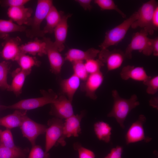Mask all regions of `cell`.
Wrapping results in <instances>:
<instances>
[{
	"mask_svg": "<svg viewBox=\"0 0 158 158\" xmlns=\"http://www.w3.org/2000/svg\"><path fill=\"white\" fill-rule=\"evenodd\" d=\"M112 95L113 104L107 116L115 118L120 127L124 129V122L127 116L133 109L140 105L138 97L136 94H133L129 99H124L121 97L115 89L112 90Z\"/></svg>",
	"mask_w": 158,
	"mask_h": 158,
	"instance_id": "cell-1",
	"label": "cell"
},
{
	"mask_svg": "<svg viewBox=\"0 0 158 158\" xmlns=\"http://www.w3.org/2000/svg\"><path fill=\"white\" fill-rule=\"evenodd\" d=\"M53 5L52 0L37 1L35 15L29 25L30 27L25 32L27 37L35 38L44 36L45 34L40 28L41 25Z\"/></svg>",
	"mask_w": 158,
	"mask_h": 158,
	"instance_id": "cell-2",
	"label": "cell"
},
{
	"mask_svg": "<svg viewBox=\"0 0 158 158\" xmlns=\"http://www.w3.org/2000/svg\"><path fill=\"white\" fill-rule=\"evenodd\" d=\"M138 17V12L135 11L121 23L107 31L103 41L99 46L101 49H108L110 46L116 45L121 42Z\"/></svg>",
	"mask_w": 158,
	"mask_h": 158,
	"instance_id": "cell-3",
	"label": "cell"
},
{
	"mask_svg": "<svg viewBox=\"0 0 158 158\" xmlns=\"http://www.w3.org/2000/svg\"><path fill=\"white\" fill-rule=\"evenodd\" d=\"M148 34L147 31L144 29L134 34L124 52L126 58L131 59L132 52L135 50H138L146 56H150L152 54L153 39L148 37Z\"/></svg>",
	"mask_w": 158,
	"mask_h": 158,
	"instance_id": "cell-4",
	"label": "cell"
},
{
	"mask_svg": "<svg viewBox=\"0 0 158 158\" xmlns=\"http://www.w3.org/2000/svg\"><path fill=\"white\" fill-rule=\"evenodd\" d=\"M42 93V97L22 100L13 104L8 106H0V107L4 109L25 111L32 110L53 103L58 96L51 90L43 91Z\"/></svg>",
	"mask_w": 158,
	"mask_h": 158,
	"instance_id": "cell-5",
	"label": "cell"
},
{
	"mask_svg": "<svg viewBox=\"0 0 158 158\" xmlns=\"http://www.w3.org/2000/svg\"><path fill=\"white\" fill-rule=\"evenodd\" d=\"M157 6V2L154 0H150L144 3L137 11V19L132 23L131 27L133 29L141 28L146 30L149 34L152 35L154 31L152 26V19Z\"/></svg>",
	"mask_w": 158,
	"mask_h": 158,
	"instance_id": "cell-6",
	"label": "cell"
},
{
	"mask_svg": "<svg viewBox=\"0 0 158 158\" xmlns=\"http://www.w3.org/2000/svg\"><path fill=\"white\" fill-rule=\"evenodd\" d=\"M84 111L80 114L73 115L65 119L64 122L62 135L57 143L62 146L66 145L65 139L71 136L77 137L81 133L80 122L85 115Z\"/></svg>",
	"mask_w": 158,
	"mask_h": 158,
	"instance_id": "cell-7",
	"label": "cell"
},
{
	"mask_svg": "<svg viewBox=\"0 0 158 158\" xmlns=\"http://www.w3.org/2000/svg\"><path fill=\"white\" fill-rule=\"evenodd\" d=\"M63 123V119L56 117L50 119L48 121V126L45 133L46 152L48 153L57 143L62 135Z\"/></svg>",
	"mask_w": 158,
	"mask_h": 158,
	"instance_id": "cell-8",
	"label": "cell"
},
{
	"mask_svg": "<svg viewBox=\"0 0 158 158\" xmlns=\"http://www.w3.org/2000/svg\"><path fill=\"white\" fill-rule=\"evenodd\" d=\"M23 136L27 138L32 146L35 145L37 137L45 133L47 126L34 121L27 115L20 126Z\"/></svg>",
	"mask_w": 158,
	"mask_h": 158,
	"instance_id": "cell-9",
	"label": "cell"
},
{
	"mask_svg": "<svg viewBox=\"0 0 158 158\" xmlns=\"http://www.w3.org/2000/svg\"><path fill=\"white\" fill-rule=\"evenodd\" d=\"M98 55V59L106 65L108 71L119 68L126 58L124 53L119 49H116L111 51L108 49H101Z\"/></svg>",
	"mask_w": 158,
	"mask_h": 158,
	"instance_id": "cell-10",
	"label": "cell"
},
{
	"mask_svg": "<svg viewBox=\"0 0 158 158\" xmlns=\"http://www.w3.org/2000/svg\"><path fill=\"white\" fill-rule=\"evenodd\" d=\"M146 120L145 116L144 115L140 114L138 120L132 124L125 136L127 145L142 140L148 142L151 140V138L145 135L143 125Z\"/></svg>",
	"mask_w": 158,
	"mask_h": 158,
	"instance_id": "cell-11",
	"label": "cell"
},
{
	"mask_svg": "<svg viewBox=\"0 0 158 158\" xmlns=\"http://www.w3.org/2000/svg\"><path fill=\"white\" fill-rule=\"evenodd\" d=\"M51 104L50 114L55 117L66 119L74 115L72 102L63 94L58 96Z\"/></svg>",
	"mask_w": 158,
	"mask_h": 158,
	"instance_id": "cell-12",
	"label": "cell"
},
{
	"mask_svg": "<svg viewBox=\"0 0 158 158\" xmlns=\"http://www.w3.org/2000/svg\"><path fill=\"white\" fill-rule=\"evenodd\" d=\"M43 40L46 44V55L50 63L51 71L55 74H58L61 72L64 59L50 38L44 37Z\"/></svg>",
	"mask_w": 158,
	"mask_h": 158,
	"instance_id": "cell-13",
	"label": "cell"
},
{
	"mask_svg": "<svg viewBox=\"0 0 158 158\" xmlns=\"http://www.w3.org/2000/svg\"><path fill=\"white\" fill-rule=\"evenodd\" d=\"M4 39L1 53L2 57L6 60L17 61L21 54V39L18 37H10L8 36Z\"/></svg>",
	"mask_w": 158,
	"mask_h": 158,
	"instance_id": "cell-14",
	"label": "cell"
},
{
	"mask_svg": "<svg viewBox=\"0 0 158 158\" xmlns=\"http://www.w3.org/2000/svg\"><path fill=\"white\" fill-rule=\"evenodd\" d=\"M104 79L103 74L101 71L89 74L86 79L81 84V90L85 92L86 96L95 100L97 98L96 91L102 85Z\"/></svg>",
	"mask_w": 158,
	"mask_h": 158,
	"instance_id": "cell-15",
	"label": "cell"
},
{
	"mask_svg": "<svg viewBox=\"0 0 158 158\" xmlns=\"http://www.w3.org/2000/svg\"><path fill=\"white\" fill-rule=\"evenodd\" d=\"M31 8L25 7L24 6L9 7L7 11V14L10 19L17 24L23 26L30 25L33 13Z\"/></svg>",
	"mask_w": 158,
	"mask_h": 158,
	"instance_id": "cell-16",
	"label": "cell"
},
{
	"mask_svg": "<svg viewBox=\"0 0 158 158\" xmlns=\"http://www.w3.org/2000/svg\"><path fill=\"white\" fill-rule=\"evenodd\" d=\"M71 16V14L63 15L54 30L55 40L53 43L60 52L63 51L65 49L64 43L68 28V20Z\"/></svg>",
	"mask_w": 158,
	"mask_h": 158,
	"instance_id": "cell-17",
	"label": "cell"
},
{
	"mask_svg": "<svg viewBox=\"0 0 158 158\" xmlns=\"http://www.w3.org/2000/svg\"><path fill=\"white\" fill-rule=\"evenodd\" d=\"M121 78L124 80L129 79L144 82L151 76L148 75L143 67L127 65L123 67L120 73Z\"/></svg>",
	"mask_w": 158,
	"mask_h": 158,
	"instance_id": "cell-18",
	"label": "cell"
},
{
	"mask_svg": "<svg viewBox=\"0 0 158 158\" xmlns=\"http://www.w3.org/2000/svg\"><path fill=\"white\" fill-rule=\"evenodd\" d=\"M100 51L93 48L85 51L71 48L65 54L64 60L71 63L77 61H85L89 59H95L98 55Z\"/></svg>",
	"mask_w": 158,
	"mask_h": 158,
	"instance_id": "cell-19",
	"label": "cell"
},
{
	"mask_svg": "<svg viewBox=\"0 0 158 158\" xmlns=\"http://www.w3.org/2000/svg\"><path fill=\"white\" fill-rule=\"evenodd\" d=\"M34 39L33 40L21 45V54H28L33 56L37 55L40 56L46 55V44L45 41L38 38Z\"/></svg>",
	"mask_w": 158,
	"mask_h": 158,
	"instance_id": "cell-20",
	"label": "cell"
},
{
	"mask_svg": "<svg viewBox=\"0 0 158 158\" xmlns=\"http://www.w3.org/2000/svg\"><path fill=\"white\" fill-rule=\"evenodd\" d=\"M27 111L16 110L14 112L0 118V126L11 129L20 127L25 116Z\"/></svg>",
	"mask_w": 158,
	"mask_h": 158,
	"instance_id": "cell-21",
	"label": "cell"
},
{
	"mask_svg": "<svg viewBox=\"0 0 158 158\" xmlns=\"http://www.w3.org/2000/svg\"><path fill=\"white\" fill-rule=\"evenodd\" d=\"M80 80L73 74L68 78L62 80L60 86L63 94L71 102L80 85Z\"/></svg>",
	"mask_w": 158,
	"mask_h": 158,
	"instance_id": "cell-22",
	"label": "cell"
},
{
	"mask_svg": "<svg viewBox=\"0 0 158 158\" xmlns=\"http://www.w3.org/2000/svg\"><path fill=\"white\" fill-rule=\"evenodd\" d=\"M63 15V11H59L53 5L50 8L45 19L46 23L42 30L44 34H51L53 33L55 28Z\"/></svg>",
	"mask_w": 158,
	"mask_h": 158,
	"instance_id": "cell-23",
	"label": "cell"
},
{
	"mask_svg": "<svg viewBox=\"0 0 158 158\" xmlns=\"http://www.w3.org/2000/svg\"><path fill=\"white\" fill-rule=\"evenodd\" d=\"M31 71H25L18 68L12 73L13 80L8 90L18 95L21 92L26 77Z\"/></svg>",
	"mask_w": 158,
	"mask_h": 158,
	"instance_id": "cell-24",
	"label": "cell"
},
{
	"mask_svg": "<svg viewBox=\"0 0 158 158\" xmlns=\"http://www.w3.org/2000/svg\"><path fill=\"white\" fill-rule=\"evenodd\" d=\"M26 29L25 26L19 25L10 19H0V38L4 39L12 32H25Z\"/></svg>",
	"mask_w": 158,
	"mask_h": 158,
	"instance_id": "cell-25",
	"label": "cell"
},
{
	"mask_svg": "<svg viewBox=\"0 0 158 158\" xmlns=\"http://www.w3.org/2000/svg\"><path fill=\"white\" fill-rule=\"evenodd\" d=\"M29 152L27 148H22L17 146L9 148L0 142V158H26Z\"/></svg>",
	"mask_w": 158,
	"mask_h": 158,
	"instance_id": "cell-26",
	"label": "cell"
},
{
	"mask_svg": "<svg viewBox=\"0 0 158 158\" xmlns=\"http://www.w3.org/2000/svg\"><path fill=\"white\" fill-rule=\"evenodd\" d=\"M95 135L100 140L108 143L111 139V128L107 123L103 121H98L94 125Z\"/></svg>",
	"mask_w": 158,
	"mask_h": 158,
	"instance_id": "cell-27",
	"label": "cell"
},
{
	"mask_svg": "<svg viewBox=\"0 0 158 158\" xmlns=\"http://www.w3.org/2000/svg\"><path fill=\"white\" fill-rule=\"evenodd\" d=\"M17 61L19 68L25 71H31L33 67L40 65V62L35 57L25 54H21Z\"/></svg>",
	"mask_w": 158,
	"mask_h": 158,
	"instance_id": "cell-28",
	"label": "cell"
},
{
	"mask_svg": "<svg viewBox=\"0 0 158 158\" xmlns=\"http://www.w3.org/2000/svg\"><path fill=\"white\" fill-rule=\"evenodd\" d=\"M94 1L99 7L101 10H115L123 18H125L126 17V15L119 8L112 0H95Z\"/></svg>",
	"mask_w": 158,
	"mask_h": 158,
	"instance_id": "cell-29",
	"label": "cell"
},
{
	"mask_svg": "<svg viewBox=\"0 0 158 158\" xmlns=\"http://www.w3.org/2000/svg\"><path fill=\"white\" fill-rule=\"evenodd\" d=\"M9 68V64L7 62L4 61L0 62V87L3 89L8 90L9 87L7 81Z\"/></svg>",
	"mask_w": 158,
	"mask_h": 158,
	"instance_id": "cell-30",
	"label": "cell"
},
{
	"mask_svg": "<svg viewBox=\"0 0 158 158\" xmlns=\"http://www.w3.org/2000/svg\"><path fill=\"white\" fill-rule=\"evenodd\" d=\"M73 74L80 80L85 81L89 74L87 71L83 61H77L72 63Z\"/></svg>",
	"mask_w": 158,
	"mask_h": 158,
	"instance_id": "cell-31",
	"label": "cell"
},
{
	"mask_svg": "<svg viewBox=\"0 0 158 158\" xmlns=\"http://www.w3.org/2000/svg\"><path fill=\"white\" fill-rule=\"evenodd\" d=\"M0 142L8 147L14 148L17 147L14 143L13 135L9 129H6L4 130H0Z\"/></svg>",
	"mask_w": 158,
	"mask_h": 158,
	"instance_id": "cell-32",
	"label": "cell"
},
{
	"mask_svg": "<svg viewBox=\"0 0 158 158\" xmlns=\"http://www.w3.org/2000/svg\"><path fill=\"white\" fill-rule=\"evenodd\" d=\"M84 63L87 71L89 74L101 71V68L104 65L98 59H89L86 61Z\"/></svg>",
	"mask_w": 158,
	"mask_h": 158,
	"instance_id": "cell-33",
	"label": "cell"
},
{
	"mask_svg": "<svg viewBox=\"0 0 158 158\" xmlns=\"http://www.w3.org/2000/svg\"><path fill=\"white\" fill-rule=\"evenodd\" d=\"M147 87L146 92L148 94L154 95L158 91V75L152 77L150 76L148 79L143 82Z\"/></svg>",
	"mask_w": 158,
	"mask_h": 158,
	"instance_id": "cell-34",
	"label": "cell"
},
{
	"mask_svg": "<svg viewBox=\"0 0 158 158\" xmlns=\"http://www.w3.org/2000/svg\"><path fill=\"white\" fill-rule=\"evenodd\" d=\"M73 146L74 150L77 151L79 158H95L93 151L83 147L79 142L74 143Z\"/></svg>",
	"mask_w": 158,
	"mask_h": 158,
	"instance_id": "cell-35",
	"label": "cell"
},
{
	"mask_svg": "<svg viewBox=\"0 0 158 158\" xmlns=\"http://www.w3.org/2000/svg\"><path fill=\"white\" fill-rule=\"evenodd\" d=\"M50 154L44 151L42 147L36 144L32 146L28 157L26 158H49Z\"/></svg>",
	"mask_w": 158,
	"mask_h": 158,
	"instance_id": "cell-36",
	"label": "cell"
},
{
	"mask_svg": "<svg viewBox=\"0 0 158 158\" xmlns=\"http://www.w3.org/2000/svg\"><path fill=\"white\" fill-rule=\"evenodd\" d=\"M29 0H6L0 1V4L2 6L9 7L24 6Z\"/></svg>",
	"mask_w": 158,
	"mask_h": 158,
	"instance_id": "cell-37",
	"label": "cell"
},
{
	"mask_svg": "<svg viewBox=\"0 0 158 158\" xmlns=\"http://www.w3.org/2000/svg\"><path fill=\"white\" fill-rule=\"evenodd\" d=\"M123 151L122 147L117 146L116 147L112 148L110 153L104 158H122Z\"/></svg>",
	"mask_w": 158,
	"mask_h": 158,
	"instance_id": "cell-38",
	"label": "cell"
},
{
	"mask_svg": "<svg viewBox=\"0 0 158 158\" xmlns=\"http://www.w3.org/2000/svg\"><path fill=\"white\" fill-rule=\"evenodd\" d=\"M151 25L153 30H157L158 28V6L155 8L151 20Z\"/></svg>",
	"mask_w": 158,
	"mask_h": 158,
	"instance_id": "cell-39",
	"label": "cell"
},
{
	"mask_svg": "<svg viewBox=\"0 0 158 158\" xmlns=\"http://www.w3.org/2000/svg\"><path fill=\"white\" fill-rule=\"evenodd\" d=\"M78 3L85 10L90 11L92 8L91 5V0H77L75 1Z\"/></svg>",
	"mask_w": 158,
	"mask_h": 158,
	"instance_id": "cell-40",
	"label": "cell"
},
{
	"mask_svg": "<svg viewBox=\"0 0 158 158\" xmlns=\"http://www.w3.org/2000/svg\"><path fill=\"white\" fill-rule=\"evenodd\" d=\"M152 54L155 56H158V38L153 39L152 44Z\"/></svg>",
	"mask_w": 158,
	"mask_h": 158,
	"instance_id": "cell-41",
	"label": "cell"
},
{
	"mask_svg": "<svg viewBox=\"0 0 158 158\" xmlns=\"http://www.w3.org/2000/svg\"><path fill=\"white\" fill-rule=\"evenodd\" d=\"M149 104L154 108L158 109V98L155 97H152L149 101Z\"/></svg>",
	"mask_w": 158,
	"mask_h": 158,
	"instance_id": "cell-42",
	"label": "cell"
}]
</instances>
